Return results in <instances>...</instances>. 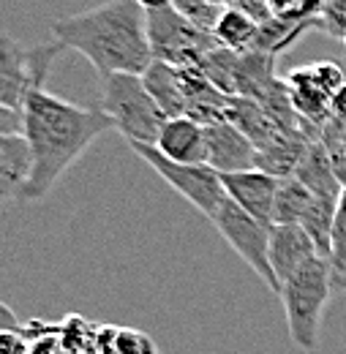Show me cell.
I'll list each match as a JSON object with an SVG mask.
<instances>
[{"instance_id":"1","label":"cell","mask_w":346,"mask_h":354,"mask_svg":"<svg viewBox=\"0 0 346 354\" xmlns=\"http://www.w3.org/2000/svg\"><path fill=\"white\" fill-rule=\"evenodd\" d=\"M109 129L115 126L104 109L77 106L46 90L30 93L25 104V136L33 150V177L19 199H44L93 145V139Z\"/></svg>"},{"instance_id":"2","label":"cell","mask_w":346,"mask_h":354,"mask_svg":"<svg viewBox=\"0 0 346 354\" xmlns=\"http://www.w3.org/2000/svg\"><path fill=\"white\" fill-rule=\"evenodd\" d=\"M52 39L85 55L101 80L109 74H145L156 60L147 36V11L136 0H107L60 17L52 22Z\"/></svg>"},{"instance_id":"3","label":"cell","mask_w":346,"mask_h":354,"mask_svg":"<svg viewBox=\"0 0 346 354\" xmlns=\"http://www.w3.org/2000/svg\"><path fill=\"white\" fill-rule=\"evenodd\" d=\"M333 265L325 257L300 267L292 278L281 283V306L286 316L289 338L298 349L313 352L319 344V327L325 308L333 297Z\"/></svg>"},{"instance_id":"4","label":"cell","mask_w":346,"mask_h":354,"mask_svg":"<svg viewBox=\"0 0 346 354\" xmlns=\"http://www.w3.org/2000/svg\"><path fill=\"white\" fill-rule=\"evenodd\" d=\"M101 109L112 126L134 145H156L170 120L145 88L142 74H109L101 80Z\"/></svg>"},{"instance_id":"5","label":"cell","mask_w":346,"mask_h":354,"mask_svg":"<svg viewBox=\"0 0 346 354\" xmlns=\"http://www.w3.org/2000/svg\"><path fill=\"white\" fill-rule=\"evenodd\" d=\"M63 49L66 46L55 39L39 46H22L8 33H3V44H0V106L25 109L30 93L44 90L49 68Z\"/></svg>"},{"instance_id":"6","label":"cell","mask_w":346,"mask_h":354,"mask_svg":"<svg viewBox=\"0 0 346 354\" xmlns=\"http://www.w3.org/2000/svg\"><path fill=\"white\" fill-rule=\"evenodd\" d=\"M147 36L153 46V57L172 63V66H199L218 41L210 30L199 28L194 19H188L180 8H164L147 14Z\"/></svg>"},{"instance_id":"7","label":"cell","mask_w":346,"mask_h":354,"mask_svg":"<svg viewBox=\"0 0 346 354\" xmlns=\"http://www.w3.org/2000/svg\"><path fill=\"white\" fill-rule=\"evenodd\" d=\"M131 150L158 175L164 177L174 191L194 205L199 213H205L210 221L218 213V207L226 199V188H224V177L218 175L213 167L208 164H180V161H170L167 156H161L153 145H139L134 142L129 145Z\"/></svg>"},{"instance_id":"8","label":"cell","mask_w":346,"mask_h":354,"mask_svg":"<svg viewBox=\"0 0 346 354\" xmlns=\"http://www.w3.org/2000/svg\"><path fill=\"white\" fill-rule=\"evenodd\" d=\"M213 223L221 232V237L235 248V254L270 286V292L281 295V281L275 278L273 265H270V226L273 223L254 218L240 205H235L229 196L218 207V213L213 216Z\"/></svg>"},{"instance_id":"9","label":"cell","mask_w":346,"mask_h":354,"mask_svg":"<svg viewBox=\"0 0 346 354\" xmlns=\"http://www.w3.org/2000/svg\"><path fill=\"white\" fill-rule=\"evenodd\" d=\"M208 136V167L218 175H235L257 169V145L229 120H216L205 126Z\"/></svg>"},{"instance_id":"10","label":"cell","mask_w":346,"mask_h":354,"mask_svg":"<svg viewBox=\"0 0 346 354\" xmlns=\"http://www.w3.org/2000/svg\"><path fill=\"white\" fill-rule=\"evenodd\" d=\"M221 177H224L226 196L235 205H240L246 213H251L260 221L273 223V210H275V196H278V188H281V177L267 175L262 169H246V172Z\"/></svg>"},{"instance_id":"11","label":"cell","mask_w":346,"mask_h":354,"mask_svg":"<svg viewBox=\"0 0 346 354\" xmlns=\"http://www.w3.org/2000/svg\"><path fill=\"white\" fill-rule=\"evenodd\" d=\"M319 254L311 234L298 223H273L270 226V265L275 278L284 283L300 267L313 262Z\"/></svg>"},{"instance_id":"12","label":"cell","mask_w":346,"mask_h":354,"mask_svg":"<svg viewBox=\"0 0 346 354\" xmlns=\"http://www.w3.org/2000/svg\"><path fill=\"white\" fill-rule=\"evenodd\" d=\"M161 156L180 164H208V136L205 126L188 115L170 118L161 129L158 142L153 145Z\"/></svg>"},{"instance_id":"13","label":"cell","mask_w":346,"mask_h":354,"mask_svg":"<svg viewBox=\"0 0 346 354\" xmlns=\"http://www.w3.org/2000/svg\"><path fill=\"white\" fill-rule=\"evenodd\" d=\"M292 177H298L305 188L313 191L316 196L333 199V202L341 199V194H344L346 188L344 180L336 172V164H333L327 147L322 145V139H313L308 145V150L303 153V158H300V164H298V169H295Z\"/></svg>"},{"instance_id":"14","label":"cell","mask_w":346,"mask_h":354,"mask_svg":"<svg viewBox=\"0 0 346 354\" xmlns=\"http://www.w3.org/2000/svg\"><path fill=\"white\" fill-rule=\"evenodd\" d=\"M33 177V150L25 133L0 136V196H22Z\"/></svg>"},{"instance_id":"15","label":"cell","mask_w":346,"mask_h":354,"mask_svg":"<svg viewBox=\"0 0 346 354\" xmlns=\"http://www.w3.org/2000/svg\"><path fill=\"white\" fill-rule=\"evenodd\" d=\"M145 88L150 90V95L156 98V104L164 109L167 118H183L188 115V101L180 85V74L177 66L164 63V60H153L150 68L142 74Z\"/></svg>"},{"instance_id":"16","label":"cell","mask_w":346,"mask_h":354,"mask_svg":"<svg viewBox=\"0 0 346 354\" xmlns=\"http://www.w3.org/2000/svg\"><path fill=\"white\" fill-rule=\"evenodd\" d=\"M213 39L218 41V46L232 49V52H251L257 39H260V22L237 8V6H226L221 11V17L213 25Z\"/></svg>"},{"instance_id":"17","label":"cell","mask_w":346,"mask_h":354,"mask_svg":"<svg viewBox=\"0 0 346 354\" xmlns=\"http://www.w3.org/2000/svg\"><path fill=\"white\" fill-rule=\"evenodd\" d=\"M316 194L308 191L298 177H284L278 196H275V210H273V223H300L308 218V213L316 205Z\"/></svg>"},{"instance_id":"18","label":"cell","mask_w":346,"mask_h":354,"mask_svg":"<svg viewBox=\"0 0 346 354\" xmlns=\"http://www.w3.org/2000/svg\"><path fill=\"white\" fill-rule=\"evenodd\" d=\"M322 0H267V8L275 19H286V22H303L313 19L319 14Z\"/></svg>"},{"instance_id":"19","label":"cell","mask_w":346,"mask_h":354,"mask_svg":"<svg viewBox=\"0 0 346 354\" xmlns=\"http://www.w3.org/2000/svg\"><path fill=\"white\" fill-rule=\"evenodd\" d=\"M316 22H319V30H325L327 36L333 39H341L346 36V0H325L319 6V14H316Z\"/></svg>"},{"instance_id":"20","label":"cell","mask_w":346,"mask_h":354,"mask_svg":"<svg viewBox=\"0 0 346 354\" xmlns=\"http://www.w3.org/2000/svg\"><path fill=\"white\" fill-rule=\"evenodd\" d=\"M330 265L333 272L346 267V188L336 207V223H333V245H330Z\"/></svg>"},{"instance_id":"21","label":"cell","mask_w":346,"mask_h":354,"mask_svg":"<svg viewBox=\"0 0 346 354\" xmlns=\"http://www.w3.org/2000/svg\"><path fill=\"white\" fill-rule=\"evenodd\" d=\"M25 133V109L0 106V136H19Z\"/></svg>"},{"instance_id":"22","label":"cell","mask_w":346,"mask_h":354,"mask_svg":"<svg viewBox=\"0 0 346 354\" xmlns=\"http://www.w3.org/2000/svg\"><path fill=\"white\" fill-rule=\"evenodd\" d=\"M0 354H28L25 335H17V333H0Z\"/></svg>"},{"instance_id":"23","label":"cell","mask_w":346,"mask_h":354,"mask_svg":"<svg viewBox=\"0 0 346 354\" xmlns=\"http://www.w3.org/2000/svg\"><path fill=\"white\" fill-rule=\"evenodd\" d=\"M330 118H336V120H346V85L336 95H333V101H330Z\"/></svg>"},{"instance_id":"24","label":"cell","mask_w":346,"mask_h":354,"mask_svg":"<svg viewBox=\"0 0 346 354\" xmlns=\"http://www.w3.org/2000/svg\"><path fill=\"white\" fill-rule=\"evenodd\" d=\"M0 319H3V333H17V335H22V324L14 319V310L8 308L6 303L0 306Z\"/></svg>"},{"instance_id":"25","label":"cell","mask_w":346,"mask_h":354,"mask_svg":"<svg viewBox=\"0 0 346 354\" xmlns=\"http://www.w3.org/2000/svg\"><path fill=\"white\" fill-rule=\"evenodd\" d=\"M131 333H120V338H118V349H120V354L126 352V344H129ZM145 341V335H139V333H134V341H131V352L129 354H139L136 352V344H142Z\"/></svg>"},{"instance_id":"26","label":"cell","mask_w":346,"mask_h":354,"mask_svg":"<svg viewBox=\"0 0 346 354\" xmlns=\"http://www.w3.org/2000/svg\"><path fill=\"white\" fill-rule=\"evenodd\" d=\"M147 14L150 11H164V8H172L174 6V0H136Z\"/></svg>"},{"instance_id":"27","label":"cell","mask_w":346,"mask_h":354,"mask_svg":"<svg viewBox=\"0 0 346 354\" xmlns=\"http://www.w3.org/2000/svg\"><path fill=\"white\" fill-rule=\"evenodd\" d=\"M333 292H336V295L346 292V267L344 270H336V272H333Z\"/></svg>"},{"instance_id":"28","label":"cell","mask_w":346,"mask_h":354,"mask_svg":"<svg viewBox=\"0 0 346 354\" xmlns=\"http://www.w3.org/2000/svg\"><path fill=\"white\" fill-rule=\"evenodd\" d=\"M344 44H346V36H344Z\"/></svg>"},{"instance_id":"29","label":"cell","mask_w":346,"mask_h":354,"mask_svg":"<svg viewBox=\"0 0 346 354\" xmlns=\"http://www.w3.org/2000/svg\"><path fill=\"white\" fill-rule=\"evenodd\" d=\"M322 3H325V0H322Z\"/></svg>"}]
</instances>
